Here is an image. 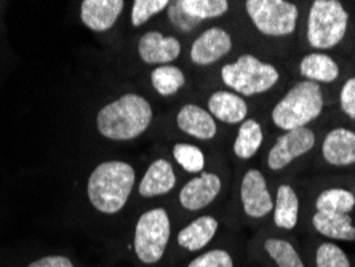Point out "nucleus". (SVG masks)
<instances>
[{"mask_svg":"<svg viewBox=\"0 0 355 267\" xmlns=\"http://www.w3.org/2000/svg\"><path fill=\"white\" fill-rule=\"evenodd\" d=\"M264 250L268 251L277 267H306L300 253L288 240L268 239L264 243Z\"/></svg>","mask_w":355,"mask_h":267,"instance_id":"obj_26","label":"nucleus"},{"mask_svg":"<svg viewBox=\"0 0 355 267\" xmlns=\"http://www.w3.org/2000/svg\"><path fill=\"white\" fill-rule=\"evenodd\" d=\"M312 226L323 237L344 240V242L355 240V227L351 214L315 212L314 216H312Z\"/></svg>","mask_w":355,"mask_h":267,"instance_id":"obj_19","label":"nucleus"},{"mask_svg":"<svg viewBox=\"0 0 355 267\" xmlns=\"http://www.w3.org/2000/svg\"><path fill=\"white\" fill-rule=\"evenodd\" d=\"M221 178L215 173L202 171L187 181L180 192V203L184 210L198 212L207 208L221 192Z\"/></svg>","mask_w":355,"mask_h":267,"instance_id":"obj_11","label":"nucleus"},{"mask_svg":"<svg viewBox=\"0 0 355 267\" xmlns=\"http://www.w3.org/2000/svg\"><path fill=\"white\" fill-rule=\"evenodd\" d=\"M322 155L328 165L349 166L355 164V132L335 128L328 132L322 144Z\"/></svg>","mask_w":355,"mask_h":267,"instance_id":"obj_14","label":"nucleus"},{"mask_svg":"<svg viewBox=\"0 0 355 267\" xmlns=\"http://www.w3.org/2000/svg\"><path fill=\"white\" fill-rule=\"evenodd\" d=\"M325 99L322 87L315 82L302 80L295 83L286 95L272 109V122L277 128L291 132L304 128L307 123L314 122L323 112Z\"/></svg>","mask_w":355,"mask_h":267,"instance_id":"obj_3","label":"nucleus"},{"mask_svg":"<svg viewBox=\"0 0 355 267\" xmlns=\"http://www.w3.org/2000/svg\"><path fill=\"white\" fill-rule=\"evenodd\" d=\"M232 37L226 29L210 28L198 35L191 46V61L197 66H210L231 53Z\"/></svg>","mask_w":355,"mask_h":267,"instance_id":"obj_10","label":"nucleus"},{"mask_svg":"<svg viewBox=\"0 0 355 267\" xmlns=\"http://www.w3.org/2000/svg\"><path fill=\"white\" fill-rule=\"evenodd\" d=\"M122 0H83L80 3V19L90 31L106 33L123 12Z\"/></svg>","mask_w":355,"mask_h":267,"instance_id":"obj_13","label":"nucleus"},{"mask_svg":"<svg viewBox=\"0 0 355 267\" xmlns=\"http://www.w3.org/2000/svg\"><path fill=\"white\" fill-rule=\"evenodd\" d=\"M173 157L181 169L187 173H200L205 169V155L194 144L178 143L173 148Z\"/></svg>","mask_w":355,"mask_h":267,"instance_id":"obj_27","label":"nucleus"},{"mask_svg":"<svg viewBox=\"0 0 355 267\" xmlns=\"http://www.w3.org/2000/svg\"><path fill=\"white\" fill-rule=\"evenodd\" d=\"M135 180H137L135 169L127 162H103L88 178V200L99 213L116 214L127 205Z\"/></svg>","mask_w":355,"mask_h":267,"instance_id":"obj_2","label":"nucleus"},{"mask_svg":"<svg viewBox=\"0 0 355 267\" xmlns=\"http://www.w3.org/2000/svg\"><path fill=\"white\" fill-rule=\"evenodd\" d=\"M138 55L146 64L166 66L181 55V42L173 35H164L159 31H149L141 35Z\"/></svg>","mask_w":355,"mask_h":267,"instance_id":"obj_12","label":"nucleus"},{"mask_svg":"<svg viewBox=\"0 0 355 267\" xmlns=\"http://www.w3.org/2000/svg\"><path fill=\"white\" fill-rule=\"evenodd\" d=\"M187 267H234V259L229 251L216 248L197 256L187 264Z\"/></svg>","mask_w":355,"mask_h":267,"instance_id":"obj_30","label":"nucleus"},{"mask_svg":"<svg viewBox=\"0 0 355 267\" xmlns=\"http://www.w3.org/2000/svg\"><path fill=\"white\" fill-rule=\"evenodd\" d=\"M168 0H137L132 7V24L139 28L165 8H168Z\"/></svg>","mask_w":355,"mask_h":267,"instance_id":"obj_29","label":"nucleus"},{"mask_svg":"<svg viewBox=\"0 0 355 267\" xmlns=\"http://www.w3.org/2000/svg\"><path fill=\"white\" fill-rule=\"evenodd\" d=\"M180 7L182 12L200 23V21L215 19L226 15L229 2L226 0H180Z\"/></svg>","mask_w":355,"mask_h":267,"instance_id":"obj_25","label":"nucleus"},{"mask_svg":"<svg viewBox=\"0 0 355 267\" xmlns=\"http://www.w3.org/2000/svg\"><path fill=\"white\" fill-rule=\"evenodd\" d=\"M208 112L223 123H243L248 115V104L234 92H215L208 98Z\"/></svg>","mask_w":355,"mask_h":267,"instance_id":"obj_17","label":"nucleus"},{"mask_svg":"<svg viewBox=\"0 0 355 267\" xmlns=\"http://www.w3.org/2000/svg\"><path fill=\"white\" fill-rule=\"evenodd\" d=\"M176 186V175L173 165L166 159H157L149 165L148 171L144 173L143 180L139 182V196L144 198H153L165 196L173 191Z\"/></svg>","mask_w":355,"mask_h":267,"instance_id":"obj_16","label":"nucleus"},{"mask_svg":"<svg viewBox=\"0 0 355 267\" xmlns=\"http://www.w3.org/2000/svg\"><path fill=\"white\" fill-rule=\"evenodd\" d=\"M150 82L160 96H171L186 85V76L180 67L166 64L155 67L150 74Z\"/></svg>","mask_w":355,"mask_h":267,"instance_id":"obj_23","label":"nucleus"},{"mask_svg":"<svg viewBox=\"0 0 355 267\" xmlns=\"http://www.w3.org/2000/svg\"><path fill=\"white\" fill-rule=\"evenodd\" d=\"M339 103H341L343 112L355 120V77L349 78L341 88V95H339Z\"/></svg>","mask_w":355,"mask_h":267,"instance_id":"obj_32","label":"nucleus"},{"mask_svg":"<svg viewBox=\"0 0 355 267\" xmlns=\"http://www.w3.org/2000/svg\"><path fill=\"white\" fill-rule=\"evenodd\" d=\"M263 127L254 119H247L240 125L237 138L234 141V154L242 160H250L258 154L263 146Z\"/></svg>","mask_w":355,"mask_h":267,"instance_id":"obj_22","label":"nucleus"},{"mask_svg":"<svg viewBox=\"0 0 355 267\" xmlns=\"http://www.w3.org/2000/svg\"><path fill=\"white\" fill-rule=\"evenodd\" d=\"M245 10L250 21L268 37H286L296 31L300 10L286 0H247Z\"/></svg>","mask_w":355,"mask_h":267,"instance_id":"obj_7","label":"nucleus"},{"mask_svg":"<svg viewBox=\"0 0 355 267\" xmlns=\"http://www.w3.org/2000/svg\"><path fill=\"white\" fill-rule=\"evenodd\" d=\"M219 223L216 218L210 214H203V216L194 219L182 227L178 234V245L187 251H198L205 248L211 242L218 232Z\"/></svg>","mask_w":355,"mask_h":267,"instance_id":"obj_18","label":"nucleus"},{"mask_svg":"<svg viewBox=\"0 0 355 267\" xmlns=\"http://www.w3.org/2000/svg\"><path fill=\"white\" fill-rule=\"evenodd\" d=\"M168 15H170L171 23H173L178 29H181L182 33H189V31H192L198 26L197 19L191 18L189 15L182 12V8L180 7V2L168 5Z\"/></svg>","mask_w":355,"mask_h":267,"instance_id":"obj_31","label":"nucleus"},{"mask_svg":"<svg viewBox=\"0 0 355 267\" xmlns=\"http://www.w3.org/2000/svg\"><path fill=\"white\" fill-rule=\"evenodd\" d=\"M349 13L338 0H315L307 18V42L315 50H330L346 37Z\"/></svg>","mask_w":355,"mask_h":267,"instance_id":"obj_5","label":"nucleus"},{"mask_svg":"<svg viewBox=\"0 0 355 267\" xmlns=\"http://www.w3.org/2000/svg\"><path fill=\"white\" fill-rule=\"evenodd\" d=\"M354 207H355V196L347 189H341V187L325 189L315 200L317 212L349 214L354 210Z\"/></svg>","mask_w":355,"mask_h":267,"instance_id":"obj_24","label":"nucleus"},{"mask_svg":"<svg viewBox=\"0 0 355 267\" xmlns=\"http://www.w3.org/2000/svg\"><path fill=\"white\" fill-rule=\"evenodd\" d=\"M176 125L182 133L202 141H210L218 133L215 119L211 117L210 112L197 106V104L182 106L176 115Z\"/></svg>","mask_w":355,"mask_h":267,"instance_id":"obj_15","label":"nucleus"},{"mask_svg":"<svg viewBox=\"0 0 355 267\" xmlns=\"http://www.w3.org/2000/svg\"><path fill=\"white\" fill-rule=\"evenodd\" d=\"M300 74L306 80L320 83H331L339 77V66L331 56L325 53H309L300 62Z\"/></svg>","mask_w":355,"mask_h":267,"instance_id":"obj_21","label":"nucleus"},{"mask_svg":"<svg viewBox=\"0 0 355 267\" xmlns=\"http://www.w3.org/2000/svg\"><path fill=\"white\" fill-rule=\"evenodd\" d=\"M240 200L248 218L261 219L274 212V198L268 189V182L263 173L252 169L245 173L240 186Z\"/></svg>","mask_w":355,"mask_h":267,"instance_id":"obj_9","label":"nucleus"},{"mask_svg":"<svg viewBox=\"0 0 355 267\" xmlns=\"http://www.w3.org/2000/svg\"><path fill=\"white\" fill-rule=\"evenodd\" d=\"M170 216L165 208H153L139 216L135 226L133 250L143 264H157L168 248Z\"/></svg>","mask_w":355,"mask_h":267,"instance_id":"obj_6","label":"nucleus"},{"mask_svg":"<svg viewBox=\"0 0 355 267\" xmlns=\"http://www.w3.org/2000/svg\"><path fill=\"white\" fill-rule=\"evenodd\" d=\"M317 267H351L347 255L335 243H322L315 251Z\"/></svg>","mask_w":355,"mask_h":267,"instance_id":"obj_28","label":"nucleus"},{"mask_svg":"<svg viewBox=\"0 0 355 267\" xmlns=\"http://www.w3.org/2000/svg\"><path fill=\"white\" fill-rule=\"evenodd\" d=\"M300 218V198L288 184H282L277 189L274 200V224L279 229L293 230Z\"/></svg>","mask_w":355,"mask_h":267,"instance_id":"obj_20","label":"nucleus"},{"mask_svg":"<svg viewBox=\"0 0 355 267\" xmlns=\"http://www.w3.org/2000/svg\"><path fill=\"white\" fill-rule=\"evenodd\" d=\"M221 80L237 95L257 96L277 85L280 72L257 56L242 55L237 61L221 67Z\"/></svg>","mask_w":355,"mask_h":267,"instance_id":"obj_4","label":"nucleus"},{"mask_svg":"<svg viewBox=\"0 0 355 267\" xmlns=\"http://www.w3.org/2000/svg\"><path fill=\"white\" fill-rule=\"evenodd\" d=\"M28 267H74V264H72V261L69 258H66V256L51 255L33 261Z\"/></svg>","mask_w":355,"mask_h":267,"instance_id":"obj_33","label":"nucleus"},{"mask_svg":"<svg viewBox=\"0 0 355 267\" xmlns=\"http://www.w3.org/2000/svg\"><path fill=\"white\" fill-rule=\"evenodd\" d=\"M354 196H355V193H354Z\"/></svg>","mask_w":355,"mask_h":267,"instance_id":"obj_34","label":"nucleus"},{"mask_svg":"<svg viewBox=\"0 0 355 267\" xmlns=\"http://www.w3.org/2000/svg\"><path fill=\"white\" fill-rule=\"evenodd\" d=\"M153 106L137 93H127L106 104L96 115V128L112 141H132L143 135L153 122Z\"/></svg>","mask_w":355,"mask_h":267,"instance_id":"obj_1","label":"nucleus"},{"mask_svg":"<svg viewBox=\"0 0 355 267\" xmlns=\"http://www.w3.org/2000/svg\"><path fill=\"white\" fill-rule=\"evenodd\" d=\"M315 146V133L311 128H296L282 135L270 148L268 166L272 171H280L300 157L311 153Z\"/></svg>","mask_w":355,"mask_h":267,"instance_id":"obj_8","label":"nucleus"}]
</instances>
